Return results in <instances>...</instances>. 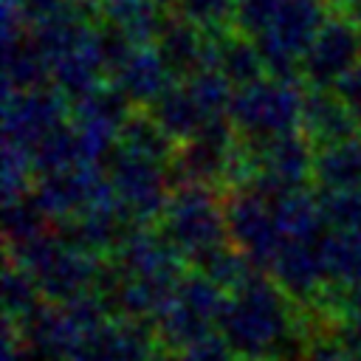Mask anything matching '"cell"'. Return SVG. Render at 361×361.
Segmentation results:
<instances>
[{
  "instance_id": "obj_17",
  "label": "cell",
  "mask_w": 361,
  "mask_h": 361,
  "mask_svg": "<svg viewBox=\"0 0 361 361\" xmlns=\"http://www.w3.org/2000/svg\"><path fill=\"white\" fill-rule=\"evenodd\" d=\"M130 223H135V220L121 209V203L116 197H107V200H99L68 220H59L56 231L68 243H73V245L96 254V257H110L113 248L133 228Z\"/></svg>"
},
{
  "instance_id": "obj_39",
  "label": "cell",
  "mask_w": 361,
  "mask_h": 361,
  "mask_svg": "<svg viewBox=\"0 0 361 361\" xmlns=\"http://www.w3.org/2000/svg\"><path fill=\"white\" fill-rule=\"evenodd\" d=\"M20 3H23L25 14H28V20H31V25H34V23H39V20H45V17L56 14V11H62L71 0H20Z\"/></svg>"
},
{
  "instance_id": "obj_41",
  "label": "cell",
  "mask_w": 361,
  "mask_h": 361,
  "mask_svg": "<svg viewBox=\"0 0 361 361\" xmlns=\"http://www.w3.org/2000/svg\"><path fill=\"white\" fill-rule=\"evenodd\" d=\"M149 361H180V350H172L166 344H158L155 353L149 355Z\"/></svg>"
},
{
  "instance_id": "obj_30",
  "label": "cell",
  "mask_w": 361,
  "mask_h": 361,
  "mask_svg": "<svg viewBox=\"0 0 361 361\" xmlns=\"http://www.w3.org/2000/svg\"><path fill=\"white\" fill-rule=\"evenodd\" d=\"M39 302H42V290L34 282V276L14 257H8L6 271H3V310H6V319L8 322H23Z\"/></svg>"
},
{
  "instance_id": "obj_4",
  "label": "cell",
  "mask_w": 361,
  "mask_h": 361,
  "mask_svg": "<svg viewBox=\"0 0 361 361\" xmlns=\"http://www.w3.org/2000/svg\"><path fill=\"white\" fill-rule=\"evenodd\" d=\"M8 257H14L39 285L42 296L51 302H71L85 293H93L99 288L104 257H96L73 243H68L56 228L6 248Z\"/></svg>"
},
{
  "instance_id": "obj_6",
  "label": "cell",
  "mask_w": 361,
  "mask_h": 361,
  "mask_svg": "<svg viewBox=\"0 0 361 361\" xmlns=\"http://www.w3.org/2000/svg\"><path fill=\"white\" fill-rule=\"evenodd\" d=\"M104 175L116 200L135 223H158L175 189L166 161L116 144L104 158Z\"/></svg>"
},
{
  "instance_id": "obj_3",
  "label": "cell",
  "mask_w": 361,
  "mask_h": 361,
  "mask_svg": "<svg viewBox=\"0 0 361 361\" xmlns=\"http://www.w3.org/2000/svg\"><path fill=\"white\" fill-rule=\"evenodd\" d=\"M158 228L189 268H197L203 259L231 245L226 200L206 183H175L166 209L158 217Z\"/></svg>"
},
{
  "instance_id": "obj_16",
  "label": "cell",
  "mask_w": 361,
  "mask_h": 361,
  "mask_svg": "<svg viewBox=\"0 0 361 361\" xmlns=\"http://www.w3.org/2000/svg\"><path fill=\"white\" fill-rule=\"evenodd\" d=\"M14 324H17L20 338L28 344L31 353L45 355V358H56V361H68V355L85 338L82 324L73 319V313L65 302L45 299L23 322H14Z\"/></svg>"
},
{
  "instance_id": "obj_40",
  "label": "cell",
  "mask_w": 361,
  "mask_h": 361,
  "mask_svg": "<svg viewBox=\"0 0 361 361\" xmlns=\"http://www.w3.org/2000/svg\"><path fill=\"white\" fill-rule=\"evenodd\" d=\"M338 307H347V310L361 313V285L341 288V302H338Z\"/></svg>"
},
{
  "instance_id": "obj_5",
  "label": "cell",
  "mask_w": 361,
  "mask_h": 361,
  "mask_svg": "<svg viewBox=\"0 0 361 361\" xmlns=\"http://www.w3.org/2000/svg\"><path fill=\"white\" fill-rule=\"evenodd\" d=\"M305 90L302 79L265 73L248 85L234 87L228 118L245 144H259L274 135L302 127Z\"/></svg>"
},
{
  "instance_id": "obj_12",
  "label": "cell",
  "mask_w": 361,
  "mask_h": 361,
  "mask_svg": "<svg viewBox=\"0 0 361 361\" xmlns=\"http://www.w3.org/2000/svg\"><path fill=\"white\" fill-rule=\"evenodd\" d=\"M71 99L54 85L6 93L3 102V138L34 149L48 133L62 127L71 116Z\"/></svg>"
},
{
  "instance_id": "obj_23",
  "label": "cell",
  "mask_w": 361,
  "mask_h": 361,
  "mask_svg": "<svg viewBox=\"0 0 361 361\" xmlns=\"http://www.w3.org/2000/svg\"><path fill=\"white\" fill-rule=\"evenodd\" d=\"M166 14L158 0H102L96 6L99 23L118 28L133 42H155Z\"/></svg>"
},
{
  "instance_id": "obj_11",
  "label": "cell",
  "mask_w": 361,
  "mask_h": 361,
  "mask_svg": "<svg viewBox=\"0 0 361 361\" xmlns=\"http://www.w3.org/2000/svg\"><path fill=\"white\" fill-rule=\"evenodd\" d=\"M31 197L39 203V209L51 220L59 223V220H68V217L85 212L87 206L116 197V195L104 175V166L82 161V164H73L59 172L37 175L34 186H31Z\"/></svg>"
},
{
  "instance_id": "obj_42",
  "label": "cell",
  "mask_w": 361,
  "mask_h": 361,
  "mask_svg": "<svg viewBox=\"0 0 361 361\" xmlns=\"http://www.w3.org/2000/svg\"><path fill=\"white\" fill-rule=\"evenodd\" d=\"M341 8H344V11H350L355 20H361V0H344V3H341Z\"/></svg>"
},
{
  "instance_id": "obj_1",
  "label": "cell",
  "mask_w": 361,
  "mask_h": 361,
  "mask_svg": "<svg viewBox=\"0 0 361 361\" xmlns=\"http://www.w3.org/2000/svg\"><path fill=\"white\" fill-rule=\"evenodd\" d=\"M217 333L243 361H302L307 344L296 302L259 268L226 290Z\"/></svg>"
},
{
  "instance_id": "obj_43",
  "label": "cell",
  "mask_w": 361,
  "mask_h": 361,
  "mask_svg": "<svg viewBox=\"0 0 361 361\" xmlns=\"http://www.w3.org/2000/svg\"><path fill=\"white\" fill-rule=\"evenodd\" d=\"M73 3H79V6H87V8H96L102 0H73Z\"/></svg>"
},
{
  "instance_id": "obj_9",
  "label": "cell",
  "mask_w": 361,
  "mask_h": 361,
  "mask_svg": "<svg viewBox=\"0 0 361 361\" xmlns=\"http://www.w3.org/2000/svg\"><path fill=\"white\" fill-rule=\"evenodd\" d=\"M248 152L254 169L248 186L259 189L268 197H276L290 189H302L307 186V180H313L316 144L302 127L259 144H248Z\"/></svg>"
},
{
  "instance_id": "obj_18",
  "label": "cell",
  "mask_w": 361,
  "mask_h": 361,
  "mask_svg": "<svg viewBox=\"0 0 361 361\" xmlns=\"http://www.w3.org/2000/svg\"><path fill=\"white\" fill-rule=\"evenodd\" d=\"M133 104L149 107L172 82V71L155 42H135L107 76Z\"/></svg>"
},
{
  "instance_id": "obj_32",
  "label": "cell",
  "mask_w": 361,
  "mask_h": 361,
  "mask_svg": "<svg viewBox=\"0 0 361 361\" xmlns=\"http://www.w3.org/2000/svg\"><path fill=\"white\" fill-rule=\"evenodd\" d=\"M172 11H178L180 17H186L189 23H195L200 31L212 37L234 28L237 0H178Z\"/></svg>"
},
{
  "instance_id": "obj_37",
  "label": "cell",
  "mask_w": 361,
  "mask_h": 361,
  "mask_svg": "<svg viewBox=\"0 0 361 361\" xmlns=\"http://www.w3.org/2000/svg\"><path fill=\"white\" fill-rule=\"evenodd\" d=\"M336 90H338V96L347 102V107H350V113H353V118H355V124H358V130H361V65H355V68L336 85Z\"/></svg>"
},
{
  "instance_id": "obj_7",
  "label": "cell",
  "mask_w": 361,
  "mask_h": 361,
  "mask_svg": "<svg viewBox=\"0 0 361 361\" xmlns=\"http://www.w3.org/2000/svg\"><path fill=\"white\" fill-rule=\"evenodd\" d=\"M223 305H226V288H220L197 268L183 271V276L172 290V299L166 302L164 313L155 319L158 341L172 350H183L197 338L217 333Z\"/></svg>"
},
{
  "instance_id": "obj_33",
  "label": "cell",
  "mask_w": 361,
  "mask_h": 361,
  "mask_svg": "<svg viewBox=\"0 0 361 361\" xmlns=\"http://www.w3.org/2000/svg\"><path fill=\"white\" fill-rule=\"evenodd\" d=\"M319 206L327 228H361V183L341 189H319Z\"/></svg>"
},
{
  "instance_id": "obj_31",
  "label": "cell",
  "mask_w": 361,
  "mask_h": 361,
  "mask_svg": "<svg viewBox=\"0 0 361 361\" xmlns=\"http://www.w3.org/2000/svg\"><path fill=\"white\" fill-rule=\"evenodd\" d=\"M48 220L51 217L39 209V203L31 197V192L23 197L6 200V248L23 245V243L51 231Z\"/></svg>"
},
{
  "instance_id": "obj_13",
  "label": "cell",
  "mask_w": 361,
  "mask_h": 361,
  "mask_svg": "<svg viewBox=\"0 0 361 361\" xmlns=\"http://www.w3.org/2000/svg\"><path fill=\"white\" fill-rule=\"evenodd\" d=\"M268 274L279 282V288L305 307H316L327 288L333 285L327 279L324 257H322V240H296L285 237L279 245Z\"/></svg>"
},
{
  "instance_id": "obj_20",
  "label": "cell",
  "mask_w": 361,
  "mask_h": 361,
  "mask_svg": "<svg viewBox=\"0 0 361 361\" xmlns=\"http://www.w3.org/2000/svg\"><path fill=\"white\" fill-rule=\"evenodd\" d=\"M104 79H107V65L99 48V23H96V31L85 42L73 45L71 51L59 54L51 62V85L59 93H65L71 102H76Z\"/></svg>"
},
{
  "instance_id": "obj_38",
  "label": "cell",
  "mask_w": 361,
  "mask_h": 361,
  "mask_svg": "<svg viewBox=\"0 0 361 361\" xmlns=\"http://www.w3.org/2000/svg\"><path fill=\"white\" fill-rule=\"evenodd\" d=\"M3 361H28V344L20 338L14 322L6 319V338H3Z\"/></svg>"
},
{
  "instance_id": "obj_15",
  "label": "cell",
  "mask_w": 361,
  "mask_h": 361,
  "mask_svg": "<svg viewBox=\"0 0 361 361\" xmlns=\"http://www.w3.org/2000/svg\"><path fill=\"white\" fill-rule=\"evenodd\" d=\"M107 265L118 276H183L186 259L164 237L161 228L133 226L124 240L107 257Z\"/></svg>"
},
{
  "instance_id": "obj_24",
  "label": "cell",
  "mask_w": 361,
  "mask_h": 361,
  "mask_svg": "<svg viewBox=\"0 0 361 361\" xmlns=\"http://www.w3.org/2000/svg\"><path fill=\"white\" fill-rule=\"evenodd\" d=\"M3 85L6 93L51 85V62L34 42L31 31L3 39Z\"/></svg>"
},
{
  "instance_id": "obj_34",
  "label": "cell",
  "mask_w": 361,
  "mask_h": 361,
  "mask_svg": "<svg viewBox=\"0 0 361 361\" xmlns=\"http://www.w3.org/2000/svg\"><path fill=\"white\" fill-rule=\"evenodd\" d=\"M34 178H37V169H34L31 149L3 138V195L6 200L28 195L34 186Z\"/></svg>"
},
{
  "instance_id": "obj_28",
  "label": "cell",
  "mask_w": 361,
  "mask_h": 361,
  "mask_svg": "<svg viewBox=\"0 0 361 361\" xmlns=\"http://www.w3.org/2000/svg\"><path fill=\"white\" fill-rule=\"evenodd\" d=\"M322 257L336 288L361 285V228H330L322 237Z\"/></svg>"
},
{
  "instance_id": "obj_35",
  "label": "cell",
  "mask_w": 361,
  "mask_h": 361,
  "mask_svg": "<svg viewBox=\"0 0 361 361\" xmlns=\"http://www.w3.org/2000/svg\"><path fill=\"white\" fill-rule=\"evenodd\" d=\"M302 361H361V353L347 347L344 341H338L322 324L319 327L313 324V327H307V344H305Z\"/></svg>"
},
{
  "instance_id": "obj_2",
  "label": "cell",
  "mask_w": 361,
  "mask_h": 361,
  "mask_svg": "<svg viewBox=\"0 0 361 361\" xmlns=\"http://www.w3.org/2000/svg\"><path fill=\"white\" fill-rule=\"evenodd\" d=\"M341 3L344 0H237L234 28L257 39L268 73L302 79L299 65L310 39Z\"/></svg>"
},
{
  "instance_id": "obj_25",
  "label": "cell",
  "mask_w": 361,
  "mask_h": 361,
  "mask_svg": "<svg viewBox=\"0 0 361 361\" xmlns=\"http://www.w3.org/2000/svg\"><path fill=\"white\" fill-rule=\"evenodd\" d=\"M147 110L166 130V135H172L178 144L209 124L203 110H200V104H197V99L192 96L186 79H175Z\"/></svg>"
},
{
  "instance_id": "obj_10",
  "label": "cell",
  "mask_w": 361,
  "mask_h": 361,
  "mask_svg": "<svg viewBox=\"0 0 361 361\" xmlns=\"http://www.w3.org/2000/svg\"><path fill=\"white\" fill-rule=\"evenodd\" d=\"M355 65H361V20L344 8H336L310 39L299 76L313 87H336Z\"/></svg>"
},
{
  "instance_id": "obj_44",
  "label": "cell",
  "mask_w": 361,
  "mask_h": 361,
  "mask_svg": "<svg viewBox=\"0 0 361 361\" xmlns=\"http://www.w3.org/2000/svg\"><path fill=\"white\" fill-rule=\"evenodd\" d=\"M158 3H161V6H164V8H172V6H175V3H178V0H158Z\"/></svg>"
},
{
  "instance_id": "obj_26",
  "label": "cell",
  "mask_w": 361,
  "mask_h": 361,
  "mask_svg": "<svg viewBox=\"0 0 361 361\" xmlns=\"http://www.w3.org/2000/svg\"><path fill=\"white\" fill-rule=\"evenodd\" d=\"M313 183L319 189H341L361 183V133L316 147Z\"/></svg>"
},
{
  "instance_id": "obj_22",
  "label": "cell",
  "mask_w": 361,
  "mask_h": 361,
  "mask_svg": "<svg viewBox=\"0 0 361 361\" xmlns=\"http://www.w3.org/2000/svg\"><path fill=\"white\" fill-rule=\"evenodd\" d=\"M209 68H217L234 87L248 85L268 73L262 51L257 39L240 28H228L223 34H212V59Z\"/></svg>"
},
{
  "instance_id": "obj_36",
  "label": "cell",
  "mask_w": 361,
  "mask_h": 361,
  "mask_svg": "<svg viewBox=\"0 0 361 361\" xmlns=\"http://www.w3.org/2000/svg\"><path fill=\"white\" fill-rule=\"evenodd\" d=\"M180 361H243V358L228 347V341L220 333H212V336H203L195 344L183 347Z\"/></svg>"
},
{
  "instance_id": "obj_19",
  "label": "cell",
  "mask_w": 361,
  "mask_h": 361,
  "mask_svg": "<svg viewBox=\"0 0 361 361\" xmlns=\"http://www.w3.org/2000/svg\"><path fill=\"white\" fill-rule=\"evenodd\" d=\"M155 45L164 54L175 79H186V76L209 68L212 37L172 8H169V14H166V20L155 37Z\"/></svg>"
},
{
  "instance_id": "obj_29",
  "label": "cell",
  "mask_w": 361,
  "mask_h": 361,
  "mask_svg": "<svg viewBox=\"0 0 361 361\" xmlns=\"http://www.w3.org/2000/svg\"><path fill=\"white\" fill-rule=\"evenodd\" d=\"M31 158H34L37 175L59 172V169H68L73 164H82V149H79V138H76L73 121H65L62 127H56L54 133H48L31 149Z\"/></svg>"
},
{
  "instance_id": "obj_8",
  "label": "cell",
  "mask_w": 361,
  "mask_h": 361,
  "mask_svg": "<svg viewBox=\"0 0 361 361\" xmlns=\"http://www.w3.org/2000/svg\"><path fill=\"white\" fill-rule=\"evenodd\" d=\"M223 200H226L228 237H231L234 248L254 268L268 271L279 245L285 243V234L276 223L271 197L254 186H234V189H228V195Z\"/></svg>"
},
{
  "instance_id": "obj_14",
  "label": "cell",
  "mask_w": 361,
  "mask_h": 361,
  "mask_svg": "<svg viewBox=\"0 0 361 361\" xmlns=\"http://www.w3.org/2000/svg\"><path fill=\"white\" fill-rule=\"evenodd\" d=\"M158 344L161 341L152 322L110 316L79 341L68 361H149Z\"/></svg>"
},
{
  "instance_id": "obj_21",
  "label": "cell",
  "mask_w": 361,
  "mask_h": 361,
  "mask_svg": "<svg viewBox=\"0 0 361 361\" xmlns=\"http://www.w3.org/2000/svg\"><path fill=\"white\" fill-rule=\"evenodd\" d=\"M302 130L310 135V141L316 147L361 133L347 102L338 96V90L336 87H313V85H307V90H305Z\"/></svg>"
},
{
  "instance_id": "obj_27",
  "label": "cell",
  "mask_w": 361,
  "mask_h": 361,
  "mask_svg": "<svg viewBox=\"0 0 361 361\" xmlns=\"http://www.w3.org/2000/svg\"><path fill=\"white\" fill-rule=\"evenodd\" d=\"M271 203H274V214H276V223L285 237H296V240H322L324 237L327 223H324V214L319 206V195H313L307 186L282 192V195L271 197Z\"/></svg>"
}]
</instances>
